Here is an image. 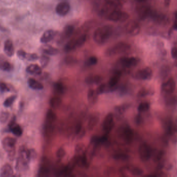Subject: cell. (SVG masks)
Segmentation results:
<instances>
[{
  "mask_svg": "<svg viewBox=\"0 0 177 177\" xmlns=\"http://www.w3.org/2000/svg\"><path fill=\"white\" fill-rule=\"evenodd\" d=\"M70 10V5L66 2H62L58 4L56 7V12L60 16H65Z\"/></svg>",
  "mask_w": 177,
  "mask_h": 177,
  "instance_id": "12",
  "label": "cell"
},
{
  "mask_svg": "<svg viewBox=\"0 0 177 177\" xmlns=\"http://www.w3.org/2000/svg\"><path fill=\"white\" fill-rule=\"evenodd\" d=\"M41 51L43 54L48 56H55L59 53V49L49 45H44L41 46Z\"/></svg>",
  "mask_w": 177,
  "mask_h": 177,
  "instance_id": "16",
  "label": "cell"
},
{
  "mask_svg": "<svg viewBox=\"0 0 177 177\" xmlns=\"http://www.w3.org/2000/svg\"><path fill=\"white\" fill-rule=\"evenodd\" d=\"M97 62H98L97 58L95 56H92L87 59V60L86 62V64L87 66H93L97 64Z\"/></svg>",
  "mask_w": 177,
  "mask_h": 177,
  "instance_id": "43",
  "label": "cell"
},
{
  "mask_svg": "<svg viewBox=\"0 0 177 177\" xmlns=\"http://www.w3.org/2000/svg\"><path fill=\"white\" fill-rule=\"evenodd\" d=\"M152 149L151 147L146 143H142L139 148L140 158L143 162L149 161L152 156Z\"/></svg>",
  "mask_w": 177,
  "mask_h": 177,
  "instance_id": "7",
  "label": "cell"
},
{
  "mask_svg": "<svg viewBox=\"0 0 177 177\" xmlns=\"http://www.w3.org/2000/svg\"><path fill=\"white\" fill-rule=\"evenodd\" d=\"M131 46L129 44L124 42H119L108 48L105 51L107 56H115L117 55L125 53L130 51Z\"/></svg>",
  "mask_w": 177,
  "mask_h": 177,
  "instance_id": "3",
  "label": "cell"
},
{
  "mask_svg": "<svg viewBox=\"0 0 177 177\" xmlns=\"http://www.w3.org/2000/svg\"><path fill=\"white\" fill-rule=\"evenodd\" d=\"M154 19L156 22H158V23L160 24H165L167 22V18L163 14H158L156 13L152 12L151 14V16Z\"/></svg>",
  "mask_w": 177,
  "mask_h": 177,
  "instance_id": "24",
  "label": "cell"
},
{
  "mask_svg": "<svg viewBox=\"0 0 177 177\" xmlns=\"http://www.w3.org/2000/svg\"><path fill=\"white\" fill-rule=\"evenodd\" d=\"M65 62L67 64L71 65V64H75L76 62V58H74L72 56H68L66 58Z\"/></svg>",
  "mask_w": 177,
  "mask_h": 177,
  "instance_id": "47",
  "label": "cell"
},
{
  "mask_svg": "<svg viewBox=\"0 0 177 177\" xmlns=\"http://www.w3.org/2000/svg\"><path fill=\"white\" fill-rule=\"evenodd\" d=\"M29 151L30 158L31 161L32 159H35L37 158V156H38L37 152L33 149H29Z\"/></svg>",
  "mask_w": 177,
  "mask_h": 177,
  "instance_id": "50",
  "label": "cell"
},
{
  "mask_svg": "<svg viewBox=\"0 0 177 177\" xmlns=\"http://www.w3.org/2000/svg\"><path fill=\"white\" fill-rule=\"evenodd\" d=\"M10 113L8 111H0V123L5 124L8 121L10 118Z\"/></svg>",
  "mask_w": 177,
  "mask_h": 177,
  "instance_id": "36",
  "label": "cell"
},
{
  "mask_svg": "<svg viewBox=\"0 0 177 177\" xmlns=\"http://www.w3.org/2000/svg\"><path fill=\"white\" fill-rule=\"evenodd\" d=\"M57 117L54 112L51 110H48L46 114V121L47 123L52 124L56 120Z\"/></svg>",
  "mask_w": 177,
  "mask_h": 177,
  "instance_id": "34",
  "label": "cell"
},
{
  "mask_svg": "<svg viewBox=\"0 0 177 177\" xmlns=\"http://www.w3.org/2000/svg\"><path fill=\"white\" fill-rule=\"evenodd\" d=\"M123 138L127 143H130L134 138V133L130 127L126 126L123 130Z\"/></svg>",
  "mask_w": 177,
  "mask_h": 177,
  "instance_id": "19",
  "label": "cell"
},
{
  "mask_svg": "<svg viewBox=\"0 0 177 177\" xmlns=\"http://www.w3.org/2000/svg\"><path fill=\"white\" fill-rule=\"evenodd\" d=\"M171 0H164V3L166 6H168L171 3Z\"/></svg>",
  "mask_w": 177,
  "mask_h": 177,
  "instance_id": "53",
  "label": "cell"
},
{
  "mask_svg": "<svg viewBox=\"0 0 177 177\" xmlns=\"http://www.w3.org/2000/svg\"><path fill=\"white\" fill-rule=\"evenodd\" d=\"M0 90L3 93L10 92V88L8 84L4 82H0Z\"/></svg>",
  "mask_w": 177,
  "mask_h": 177,
  "instance_id": "46",
  "label": "cell"
},
{
  "mask_svg": "<svg viewBox=\"0 0 177 177\" xmlns=\"http://www.w3.org/2000/svg\"><path fill=\"white\" fill-rule=\"evenodd\" d=\"M164 152L163 151H159L154 156V159L155 162H158L162 159L164 156Z\"/></svg>",
  "mask_w": 177,
  "mask_h": 177,
  "instance_id": "48",
  "label": "cell"
},
{
  "mask_svg": "<svg viewBox=\"0 0 177 177\" xmlns=\"http://www.w3.org/2000/svg\"><path fill=\"white\" fill-rule=\"evenodd\" d=\"M127 169L133 175L139 176V175H141L143 174V171L142 169L138 167L130 166L127 167Z\"/></svg>",
  "mask_w": 177,
  "mask_h": 177,
  "instance_id": "31",
  "label": "cell"
},
{
  "mask_svg": "<svg viewBox=\"0 0 177 177\" xmlns=\"http://www.w3.org/2000/svg\"><path fill=\"white\" fill-rule=\"evenodd\" d=\"M114 126V116L112 113L108 114L103 120L102 124L103 130L105 132V134H108L111 131Z\"/></svg>",
  "mask_w": 177,
  "mask_h": 177,
  "instance_id": "8",
  "label": "cell"
},
{
  "mask_svg": "<svg viewBox=\"0 0 177 177\" xmlns=\"http://www.w3.org/2000/svg\"><path fill=\"white\" fill-rule=\"evenodd\" d=\"M137 10L139 18L142 19L151 16V13L152 12L149 7L146 5H140L137 8Z\"/></svg>",
  "mask_w": 177,
  "mask_h": 177,
  "instance_id": "13",
  "label": "cell"
},
{
  "mask_svg": "<svg viewBox=\"0 0 177 177\" xmlns=\"http://www.w3.org/2000/svg\"><path fill=\"white\" fill-rule=\"evenodd\" d=\"M4 51L5 54L8 57H11L14 56L15 53V48L14 46L13 42L10 39H7L5 41L4 45Z\"/></svg>",
  "mask_w": 177,
  "mask_h": 177,
  "instance_id": "15",
  "label": "cell"
},
{
  "mask_svg": "<svg viewBox=\"0 0 177 177\" xmlns=\"http://www.w3.org/2000/svg\"><path fill=\"white\" fill-rule=\"evenodd\" d=\"M171 55L173 59H175L177 57V48L175 47L172 48L171 51Z\"/></svg>",
  "mask_w": 177,
  "mask_h": 177,
  "instance_id": "52",
  "label": "cell"
},
{
  "mask_svg": "<svg viewBox=\"0 0 177 177\" xmlns=\"http://www.w3.org/2000/svg\"><path fill=\"white\" fill-rule=\"evenodd\" d=\"M85 149V146L84 143H80L76 146V148H75V152L76 154H80L81 153L84 151Z\"/></svg>",
  "mask_w": 177,
  "mask_h": 177,
  "instance_id": "44",
  "label": "cell"
},
{
  "mask_svg": "<svg viewBox=\"0 0 177 177\" xmlns=\"http://www.w3.org/2000/svg\"><path fill=\"white\" fill-rule=\"evenodd\" d=\"M54 87L55 91L57 93H59V94H62L64 93V91H65V87L61 83H59V82L56 83L54 85Z\"/></svg>",
  "mask_w": 177,
  "mask_h": 177,
  "instance_id": "38",
  "label": "cell"
},
{
  "mask_svg": "<svg viewBox=\"0 0 177 177\" xmlns=\"http://www.w3.org/2000/svg\"><path fill=\"white\" fill-rule=\"evenodd\" d=\"M152 95V92L148 89L143 88L138 92V96L140 97H143L146 96Z\"/></svg>",
  "mask_w": 177,
  "mask_h": 177,
  "instance_id": "41",
  "label": "cell"
},
{
  "mask_svg": "<svg viewBox=\"0 0 177 177\" xmlns=\"http://www.w3.org/2000/svg\"><path fill=\"white\" fill-rule=\"evenodd\" d=\"M74 27L72 25H68L65 27L62 33V39H67L70 38L74 32Z\"/></svg>",
  "mask_w": 177,
  "mask_h": 177,
  "instance_id": "23",
  "label": "cell"
},
{
  "mask_svg": "<svg viewBox=\"0 0 177 177\" xmlns=\"http://www.w3.org/2000/svg\"><path fill=\"white\" fill-rule=\"evenodd\" d=\"M26 72L30 74L39 76L42 73V68L38 64H31L26 68Z\"/></svg>",
  "mask_w": 177,
  "mask_h": 177,
  "instance_id": "20",
  "label": "cell"
},
{
  "mask_svg": "<svg viewBox=\"0 0 177 177\" xmlns=\"http://www.w3.org/2000/svg\"><path fill=\"white\" fill-rule=\"evenodd\" d=\"M150 108V105L148 102H143L140 103L138 105V111L140 113L146 112L149 110Z\"/></svg>",
  "mask_w": 177,
  "mask_h": 177,
  "instance_id": "37",
  "label": "cell"
},
{
  "mask_svg": "<svg viewBox=\"0 0 177 177\" xmlns=\"http://www.w3.org/2000/svg\"><path fill=\"white\" fill-rule=\"evenodd\" d=\"M175 82L174 78H170L162 85V90L166 93L171 94L175 89Z\"/></svg>",
  "mask_w": 177,
  "mask_h": 177,
  "instance_id": "11",
  "label": "cell"
},
{
  "mask_svg": "<svg viewBox=\"0 0 177 177\" xmlns=\"http://www.w3.org/2000/svg\"><path fill=\"white\" fill-rule=\"evenodd\" d=\"M130 107V105L129 103H124L121 105L116 106L114 108V110L117 114L119 115H121L126 111V110Z\"/></svg>",
  "mask_w": 177,
  "mask_h": 177,
  "instance_id": "28",
  "label": "cell"
},
{
  "mask_svg": "<svg viewBox=\"0 0 177 177\" xmlns=\"http://www.w3.org/2000/svg\"><path fill=\"white\" fill-rule=\"evenodd\" d=\"M130 15L126 12L121 10H114L109 14L107 18L111 21L115 22H124L128 19Z\"/></svg>",
  "mask_w": 177,
  "mask_h": 177,
  "instance_id": "5",
  "label": "cell"
},
{
  "mask_svg": "<svg viewBox=\"0 0 177 177\" xmlns=\"http://www.w3.org/2000/svg\"><path fill=\"white\" fill-rule=\"evenodd\" d=\"M100 120V115L98 113H95L90 117L88 122V128L92 130L95 127Z\"/></svg>",
  "mask_w": 177,
  "mask_h": 177,
  "instance_id": "22",
  "label": "cell"
},
{
  "mask_svg": "<svg viewBox=\"0 0 177 177\" xmlns=\"http://www.w3.org/2000/svg\"><path fill=\"white\" fill-rule=\"evenodd\" d=\"M13 69V66L3 55H0V70L10 72Z\"/></svg>",
  "mask_w": 177,
  "mask_h": 177,
  "instance_id": "17",
  "label": "cell"
},
{
  "mask_svg": "<svg viewBox=\"0 0 177 177\" xmlns=\"http://www.w3.org/2000/svg\"><path fill=\"white\" fill-rule=\"evenodd\" d=\"M114 159L116 160H121V161H126L128 159V156L127 155L123 153H118V154H115L113 156Z\"/></svg>",
  "mask_w": 177,
  "mask_h": 177,
  "instance_id": "42",
  "label": "cell"
},
{
  "mask_svg": "<svg viewBox=\"0 0 177 177\" xmlns=\"http://www.w3.org/2000/svg\"><path fill=\"white\" fill-rule=\"evenodd\" d=\"M39 58V57L36 53H27L25 57V60H27L29 61H35Z\"/></svg>",
  "mask_w": 177,
  "mask_h": 177,
  "instance_id": "39",
  "label": "cell"
},
{
  "mask_svg": "<svg viewBox=\"0 0 177 177\" xmlns=\"http://www.w3.org/2000/svg\"><path fill=\"white\" fill-rule=\"evenodd\" d=\"M26 53L27 52H26L25 51H23V49H20L17 52V55L20 60H25Z\"/></svg>",
  "mask_w": 177,
  "mask_h": 177,
  "instance_id": "49",
  "label": "cell"
},
{
  "mask_svg": "<svg viewBox=\"0 0 177 177\" xmlns=\"http://www.w3.org/2000/svg\"><path fill=\"white\" fill-rule=\"evenodd\" d=\"M125 30L129 35L135 36L140 33V27L138 23L134 20H130L126 25Z\"/></svg>",
  "mask_w": 177,
  "mask_h": 177,
  "instance_id": "10",
  "label": "cell"
},
{
  "mask_svg": "<svg viewBox=\"0 0 177 177\" xmlns=\"http://www.w3.org/2000/svg\"><path fill=\"white\" fill-rule=\"evenodd\" d=\"M39 63L41 64V67L42 68H45L48 66L50 62V58L45 54L42 55L39 58Z\"/></svg>",
  "mask_w": 177,
  "mask_h": 177,
  "instance_id": "33",
  "label": "cell"
},
{
  "mask_svg": "<svg viewBox=\"0 0 177 177\" xmlns=\"http://www.w3.org/2000/svg\"><path fill=\"white\" fill-rule=\"evenodd\" d=\"M152 76V70L150 68L146 67L135 72L134 77L138 80H150Z\"/></svg>",
  "mask_w": 177,
  "mask_h": 177,
  "instance_id": "6",
  "label": "cell"
},
{
  "mask_svg": "<svg viewBox=\"0 0 177 177\" xmlns=\"http://www.w3.org/2000/svg\"><path fill=\"white\" fill-rule=\"evenodd\" d=\"M56 31L53 30L49 29L45 31L40 38V42L43 44H47L52 41L56 35Z\"/></svg>",
  "mask_w": 177,
  "mask_h": 177,
  "instance_id": "14",
  "label": "cell"
},
{
  "mask_svg": "<svg viewBox=\"0 0 177 177\" xmlns=\"http://www.w3.org/2000/svg\"><path fill=\"white\" fill-rule=\"evenodd\" d=\"M105 3L115 10H121L122 4L120 0H105Z\"/></svg>",
  "mask_w": 177,
  "mask_h": 177,
  "instance_id": "30",
  "label": "cell"
},
{
  "mask_svg": "<svg viewBox=\"0 0 177 177\" xmlns=\"http://www.w3.org/2000/svg\"><path fill=\"white\" fill-rule=\"evenodd\" d=\"M66 155V152L64 148H60L56 152V156L59 159H62Z\"/></svg>",
  "mask_w": 177,
  "mask_h": 177,
  "instance_id": "45",
  "label": "cell"
},
{
  "mask_svg": "<svg viewBox=\"0 0 177 177\" xmlns=\"http://www.w3.org/2000/svg\"><path fill=\"white\" fill-rule=\"evenodd\" d=\"M86 40L87 35L86 34L80 35L76 38H73L66 44L64 46V51L66 52H70L80 47L85 44Z\"/></svg>",
  "mask_w": 177,
  "mask_h": 177,
  "instance_id": "4",
  "label": "cell"
},
{
  "mask_svg": "<svg viewBox=\"0 0 177 177\" xmlns=\"http://www.w3.org/2000/svg\"><path fill=\"white\" fill-rule=\"evenodd\" d=\"M135 1H136L137 2L140 3H143L146 2V0H135Z\"/></svg>",
  "mask_w": 177,
  "mask_h": 177,
  "instance_id": "54",
  "label": "cell"
},
{
  "mask_svg": "<svg viewBox=\"0 0 177 177\" xmlns=\"http://www.w3.org/2000/svg\"><path fill=\"white\" fill-rule=\"evenodd\" d=\"M121 76V73L120 72H117L114 74L110 78V80L109 81V86L112 88L116 86L118 82H119Z\"/></svg>",
  "mask_w": 177,
  "mask_h": 177,
  "instance_id": "25",
  "label": "cell"
},
{
  "mask_svg": "<svg viewBox=\"0 0 177 177\" xmlns=\"http://www.w3.org/2000/svg\"><path fill=\"white\" fill-rule=\"evenodd\" d=\"M113 28L111 26L105 25L100 27L93 33V39L96 43L103 44L110 39L113 34Z\"/></svg>",
  "mask_w": 177,
  "mask_h": 177,
  "instance_id": "1",
  "label": "cell"
},
{
  "mask_svg": "<svg viewBox=\"0 0 177 177\" xmlns=\"http://www.w3.org/2000/svg\"><path fill=\"white\" fill-rule=\"evenodd\" d=\"M143 122V117L141 115L138 114L136 117H135V123L137 125L141 124Z\"/></svg>",
  "mask_w": 177,
  "mask_h": 177,
  "instance_id": "51",
  "label": "cell"
},
{
  "mask_svg": "<svg viewBox=\"0 0 177 177\" xmlns=\"http://www.w3.org/2000/svg\"><path fill=\"white\" fill-rule=\"evenodd\" d=\"M139 62V59L134 57H125L121 58L119 60V64L123 67L130 68L136 66Z\"/></svg>",
  "mask_w": 177,
  "mask_h": 177,
  "instance_id": "9",
  "label": "cell"
},
{
  "mask_svg": "<svg viewBox=\"0 0 177 177\" xmlns=\"http://www.w3.org/2000/svg\"><path fill=\"white\" fill-rule=\"evenodd\" d=\"M97 96L98 95L93 89H89L87 93V99L89 103L92 104L95 103L97 101Z\"/></svg>",
  "mask_w": 177,
  "mask_h": 177,
  "instance_id": "29",
  "label": "cell"
},
{
  "mask_svg": "<svg viewBox=\"0 0 177 177\" xmlns=\"http://www.w3.org/2000/svg\"><path fill=\"white\" fill-rule=\"evenodd\" d=\"M9 128H10V131H11L12 134L18 137L22 136L23 133V130L19 125L16 123L14 125Z\"/></svg>",
  "mask_w": 177,
  "mask_h": 177,
  "instance_id": "27",
  "label": "cell"
},
{
  "mask_svg": "<svg viewBox=\"0 0 177 177\" xmlns=\"http://www.w3.org/2000/svg\"><path fill=\"white\" fill-rule=\"evenodd\" d=\"M102 78L101 76H89L86 77L85 82L87 84H98L101 82Z\"/></svg>",
  "mask_w": 177,
  "mask_h": 177,
  "instance_id": "26",
  "label": "cell"
},
{
  "mask_svg": "<svg viewBox=\"0 0 177 177\" xmlns=\"http://www.w3.org/2000/svg\"><path fill=\"white\" fill-rule=\"evenodd\" d=\"M61 103H62V100L58 97H52L50 99V101H49L50 105L53 109L58 108L60 106Z\"/></svg>",
  "mask_w": 177,
  "mask_h": 177,
  "instance_id": "32",
  "label": "cell"
},
{
  "mask_svg": "<svg viewBox=\"0 0 177 177\" xmlns=\"http://www.w3.org/2000/svg\"><path fill=\"white\" fill-rule=\"evenodd\" d=\"M17 96L15 95L10 96V97H7L3 102V105L6 108H9L13 105V104L14 103L15 100L17 99Z\"/></svg>",
  "mask_w": 177,
  "mask_h": 177,
  "instance_id": "35",
  "label": "cell"
},
{
  "mask_svg": "<svg viewBox=\"0 0 177 177\" xmlns=\"http://www.w3.org/2000/svg\"><path fill=\"white\" fill-rule=\"evenodd\" d=\"M16 139L12 137H5L2 140V145L3 149L7 153L8 158L10 161H13L16 155Z\"/></svg>",
  "mask_w": 177,
  "mask_h": 177,
  "instance_id": "2",
  "label": "cell"
},
{
  "mask_svg": "<svg viewBox=\"0 0 177 177\" xmlns=\"http://www.w3.org/2000/svg\"><path fill=\"white\" fill-rule=\"evenodd\" d=\"M108 89L107 88L106 84H102L98 87L97 90H96V92L97 95H101L102 93H105L106 92H108Z\"/></svg>",
  "mask_w": 177,
  "mask_h": 177,
  "instance_id": "40",
  "label": "cell"
},
{
  "mask_svg": "<svg viewBox=\"0 0 177 177\" xmlns=\"http://www.w3.org/2000/svg\"><path fill=\"white\" fill-rule=\"evenodd\" d=\"M27 83L29 87L33 90H41L44 88L43 84L34 78H29L28 80Z\"/></svg>",
  "mask_w": 177,
  "mask_h": 177,
  "instance_id": "21",
  "label": "cell"
},
{
  "mask_svg": "<svg viewBox=\"0 0 177 177\" xmlns=\"http://www.w3.org/2000/svg\"><path fill=\"white\" fill-rule=\"evenodd\" d=\"M14 170L9 164H4L0 169V176L2 177H11L13 175Z\"/></svg>",
  "mask_w": 177,
  "mask_h": 177,
  "instance_id": "18",
  "label": "cell"
}]
</instances>
